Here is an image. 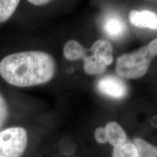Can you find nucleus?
<instances>
[{
  "label": "nucleus",
  "mask_w": 157,
  "mask_h": 157,
  "mask_svg": "<svg viewBox=\"0 0 157 157\" xmlns=\"http://www.w3.org/2000/svg\"><path fill=\"white\" fill-rule=\"evenodd\" d=\"M94 138L98 144L105 145L108 143L107 135L104 127H98L94 131Z\"/></svg>",
  "instance_id": "ddd939ff"
},
{
  "label": "nucleus",
  "mask_w": 157,
  "mask_h": 157,
  "mask_svg": "<svg viewBox=\"0 0 157 157\" xmlns=\"http://www.w3.org/2000/svg\"><path fill=\"white\" fill-rule=\"evenodd\" d=\"M104 127L106 132L108 143L112 147L119 146L128 140L126 131L117 121H109Z\"/></svg>",
  "instance_id": "6e6552de"
},
{
  "label": "nucleus",
  "mask_w": 157,
  "mask_h": 157,
  "mask_svg": "<svg viewBox=\"0 0 157 157\" xmlns=\"http://www.w3.org/2000/svg\"><path fill=\"white\" fill-rule=\"evenodd\" d=\"M29 4L35 7H42L50 3L52 0H25Z\"/></svg>",
  "instance_id": "4468645a"
},
{
  "label": "nucleus",
  "mask_w": 157,
  "mask_h": 157,
  "mask_svg": "<svg viewBox=\"0 0 157 157\" xmlns=\"http://www.w3.org/2000/svg\"><path fill=\"white\" fill-rule=\"evenodd\" d=\"M28 133L22 127L0 130V157H21L28 146Z\"/></svg>",
  "instance_id": "20e7f679"
},
{
  "label": "nucleus",
  "mask_w": 157,
  "mask_h": 157,
  "mask_svg": "<svg viewBox=\"0 0 157 157\" xmlns=\"http://www.w3.org/2000/svg\"><path fill=\"white\" fill-rule=\"evenodd\" d=\"M96 88L102 95L115 100L123 99L129 92L126 82L119 76L113 75L100 78L96 83Z\"/></svg>",
  "instance_id": "39448f33"
},
{
  "label": "nucleus",
  "mask_w": 157,
  "mask_h": 157,
  "mask_svg": "<svg viewBox=\"0 0 157 157\" xmlns=\"http://www.w3.org/2000/svg\"><path fill=\"white\" fill-rule=\"evenodd\" d=\"M129 21L137 28L157 30V14L152 11L132 10L129 14Z\"/></svg>",
  "instance_id": "0eeeda50"
},
{
  "label": "nucleus",
  "mask_w": 157,
  "mask_h": 157,
  "mask_svg": "<svg viewBox=\"0 0 157 157\" xmlns=\"http://www.w3.org/2000/svg\"><path fill=\"white\" fill-rule=\"evenodd\" d=\"M148 46L151 50L152 52H154L155 56H157V37L151 41L148 44Z\"/></svg>",
  "instance_id": "2eb2a0df"
},
{
  "label": "nucleus",
  "mask_w": 157,
  "mask_h": 157,
  "mask_svg": "<svg viewBox=\"0 0 157 157\" xmlns=\"http://www.w3.org/2000/svg\"><path fill=\"white\" fill-rule=\"evenodd\" d=\"M156 56L148 44L117 58L115 70L121 78L136 79L148 73L151 63Z\"/></svg>",
  "instance_id": "7ed1b4c3"
},
{
  "label": "nucleus",
  "mask_w": 157,
  "mask_h": 157,
  "mask_svg": "<svg viewBox=\"0 0 157 157\" xmlns=\"http://www.w3.org/2000/svg\"><path fill=\"white\" fill-rule=\"evenodd\" d=\"M155 1H157V0H155Z\"/></svg>",
  "instance_id": "dca6fc26"
},
{
  "label": "nucleus",
  "mask_w": 157,
  "mask_h": 157,
  "mask_svg": "<svg viewBox=\"0 0 157 157\" xmlns=\"http://www.w3.org/2000/svg\"><path fill=\"white\" fill-rule=\"evenodd\" d=\"M102 29L108 36L113 40L121 39L127 33V26L120 15L110 13L102 21Z\"/></svg>",
  "instance_id": "423d86ee"
},
{
  "label": "nucleus",
  "mask_w": 157,
  "mask_h": 157,
  "mask_svg": "<svg viewBox=\"0 0 157 157\" xmlns=\"http://www.w3.org/2000/svg\"><path fill=\"white\" fill-rule=\"evenodd\" d=\"M64 58L70 61L83 60V67L88 75H101L113 61V46L106 39H100L89 50L74 39L68 41L63 49Z\"/></svg>",
  "instance_id": "f03ea898"
},
{
  "label": "nucleus",
  "mask_w": 157,
  "mask_h": 157,
  "mask_svg": "<svg viewBox=\"0 0 157 157\" xmlns=\"http://www.w3.org/2000/svg\"><path fill=\"white\" fill-rule=\"evenodd\" d=\"M111 157H139V153L134 143L127 140L123 144L113 147Z\"/></svg>",
  "instance_id": "9d476101"
},
{
  "label": "nucleus",
  "mask_w": 157,
  "mask_h": 157,
  "mask_svg": "<svg viewBox=\"0 0 157 157\" xmlns=\"http://www.w3.org/2000/svg\"><path fill=\"white\" fill-rule=\"evenodd\" d=\"M10 117L8 103L5 96L0 92V130L2 129Z\"/></svg>",
  "instance_id": "f8f14e48"
},
{
  "label": "nucleus",
  "mask_w": 157,
  "mask_h": 157,
  "mask_svg": "<svg viewBox=\"0 0 157 157\" xmlns=\"http://www.w3.org/2000/svg\"><path fill=\"white\" fill-rule=\"evenodd\" d=\"M22 0H0V23L7 22L14 15Z\"/></svg>",
  "instance_id": "1a4fd4ad"
},
{
  "label": "nucleus",
  "mask_w": 157,
  "mask_h": 157,
  "mask_svg": "<svg viewBox=\"0 0 157 157\" xmlns=\"http://www.w3.org/2000/svg\"><path fill=\"white\" fill-rule=\"evenodd\" d=\"M52 55L40 50L11 52L0 60V76L15 87L27 88L50 82L56 73Z\"/></svg>",
  "instance_id": "f257e3e1"
},
{
  "label": "nucleus",
  "mask_w": 157,
  "mask_h": 157,
  "mask_svg": "<svg viewBox=\"0 0 157 157\" xmlns=\"http://www.w3.org/2000/svg\"><path fill=\"white\" fill-rule=\"evenodd\" d=\"M132 142L136 146L139 157H157V146L141 137L133 138Z\"/></svg>",
  "instance_id": "9b49d317"
}]
</instances>
